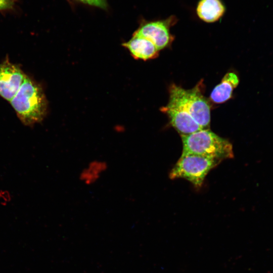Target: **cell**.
Masks as SVG:
<instances>
[{
	"label": "cell",
	"instance_id": "8992f818",
	"mask_svg": "<svg viewBox=\"0 0 273 273\" xmlns=\"http://www.w3.org/2000/svg\"><path fill=\"white\" fill-rule=\"evenodd\" d=\"M26 75L16 65L7 59L0 64V96L11 101L23 83Z\"/></svg>",
	"mask_w": 273,
	"mask_h": 273
},
{
	"label": "cell",
	"instance_id": "ba28073f",
	"mask_svg": "<svg viewBox=\"0 0 273 273\" xmlns=\"http://www.w3.org/2000/svg\"><path fill=\"white\" fill-rule=\"evenodd\" d=\"M122 45L136 59L147 60L156 57L158 54L159 50L156 46L143 37L133 35L131 39Z\"/></svg>",
	"mask_w": 273,
	"mask_h": 273
},
{
	"label": "cell",
	"instance_id": "8fae6325",
	"mask_svg": "<svg viewBox=\"0 0 273 273\" xmlns=\"http://www.w3.org/2000/svg\"><path fill=\"white\" fill-rule=\"evenodd\" d=\"M84 4L99 7L102 9H106L107 7L106 0H77Z\"/></svg>",
	"mask_w": 273,
	"mask_h": 273
},
{
	"label": "cell",
	"instance_id": "7c38bea8",
	"mask_svg": "<svg viewBox=\"0 0 273 273\" xmlns=\"http://www.w3.org/2000/svg\"><path fill=\"white\" fill-rule=\"evenodd\" d=\"M14 0H0V12L13 9Z\"/></svg>",
	"mask_w": 273,
	"mask_h": 273
},
{
	"label": "cell",
	"instance_id": "9c48e42d",
	"mask_svg": "<svg viewBox=\"0 0 273 273\" xmlns=\"http://www.w3.org/2000/svg\"><path fill=\"white\" fill-rule=\"evenodd\" d=\"M225 11L224 5L221 0H200L196 8L199 18L208 23L218 21Z\"/></svg>",
	"mask_w": 273,
	"mask_h": 273
},
{
	"label": "cell",
	"instance_id": "52a82bcc",
	"mask_svg": "<svg viewBox=\"0 0 273 273\" xmlns=\"http://www.w3.org/2000/svg\"><path fill=\"white\" fill-rule=\"evenodd\" d=\"M162 111L167 114L170 124L180 136L203 129L186 110L170 99L168 104L162 108Z\"/></svg>",
	"mask_w": 273,
	"mask_h": 273
},
{
	"label": "cell",
	"instance_id": "277c9868",
	"mask_svg": "<svg viewBox=\"0 0 273 273\" xmlns=\"http://www.w3.org/2000/svg\"><path fill=\"white\" fill-rule=\"evenodd\" d=\"M220 161L192 154H182L169 173L170 179L184 178L200 188L208 172Z\"/></svg>",
	"mask_w": 273,
	"mask_h": 273
},
{
	"label": "cell",
	"instance_id": "7a4b0ae2",
	"mask_svg": "<svg viewBox=\"0 0 273 273\" xmlns=\"http://www.w3.org/2000/svg\"><path fill=\"white\" fill-rule=\"evenodd\" d=\"M182 154L198 155L220 161L234 157L231 143L209 129L181 135Z\"/></svg>",
	"mask_w": 273,
	"mask_h": 273
},
{
	"label": "cell",
	"instance_id": "3957f363",
	"mask_svg": "<svg viewBox=\"0 0 273 273\" xmlns=\"http://www.w3.org/2000/svg\"><path fill=\"white\" fill-rule=\"evenodd\" d=\"M169 93V99L186 110L203 129H209L210 106L202 95L198 84L188 90L172 84L170 87Z\"/></svg>",
	"mask_w": 273,
	"mask_h": 273
},
{
	"label": "cell",
	"instance_id": "5b68a950",
	"mask_svg": "<svg viewBox=\"0 0 273 273\" xmlns=\"http://www.w3.org/2000/svg\"><path fill=\"white\" fill-rule=\"evenodd\" d=\"M171 16L166 19L146 22L142 25L133 35L143 37L151 41L159 51L167 47L173 37L170 27L176 21Z\"/></svg>",
	"mask_w": 273,
	"mask_h": 273
},
{
	"label": "cell",
	"instance_id": "6da1fadb",
	"mask_svg": "<svg viewBox=\"0 0 273 273\" xmlns=\"http://www.w3.org/2000/svg\"><path fill=\"white\" fill-rule=\"evenodd\" d=\"M10 103L20 121L27 126L41 122L47 113V103L42 88L27 76Z\"/></svg>",
	"mask_w": 273,
	"mask_h": 273
},
{
	"label": "cell",
	"instance_id": "30bf717a",
	"mask_svg": "<svg viewBox=\"0 0 273 273\" xmlns=\"http://www.w3.org/2000/svg\"><path fill=\"white\" fill-rule=\"evenodd\" d=\"M239 79L233 72L226 73L221 82L217 85L210 94L211 100L215 103H222L230 99L235 88L238 85Z\"/></svg>",
	"mask_w": 273,
	"mask_h": 273
}]
</instances>
